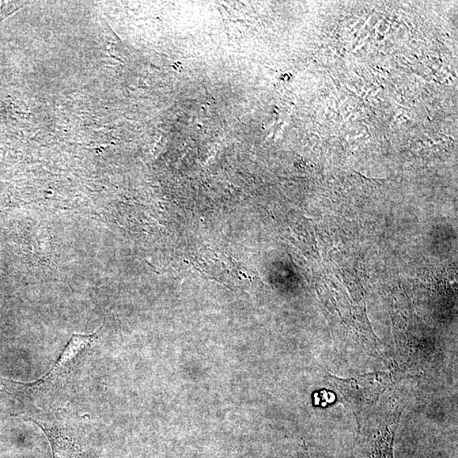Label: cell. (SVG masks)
<instances>
[{
    "label": "cell",
    "instance_id": "cell-1",
    "mask_svg": "<svg viewBox=\"0 0 458 458\" xmlns=\"http://www.w3.org/2000/svg\"><path fill=\"white\" fill-rule=\"evenodd\" d=\"M96 335L97 331L90 335L73 334L58 362L44 376L29 384L13 382L12 384L17 386L19 391L28 393L30 395L32 394L33 396H36L37 398L44 396V394L58 391L69 378L71 372L77 368L78 362L85 357L86 352L96 340Z\"/></svg>",
    "mask_w": 458,
    "mask_h": 458
},
{
    "label": "cell",
    "instance_id": "cell-2",
    "mask_svg": "<svg viewBox=\"0 0 458 458\" xmlns=\"http://www.w3.org/2000/svg\"><path fill=\"white\" fill-rule=\"evenodd\" d=\"M46 434L52 450L53 458H94L85 443L79 441L77 434L64 423L48 421L43 418H32Z\"/></svg>",
    "mask_w": 458,
    "mask_h": 458
}]
</instances>
